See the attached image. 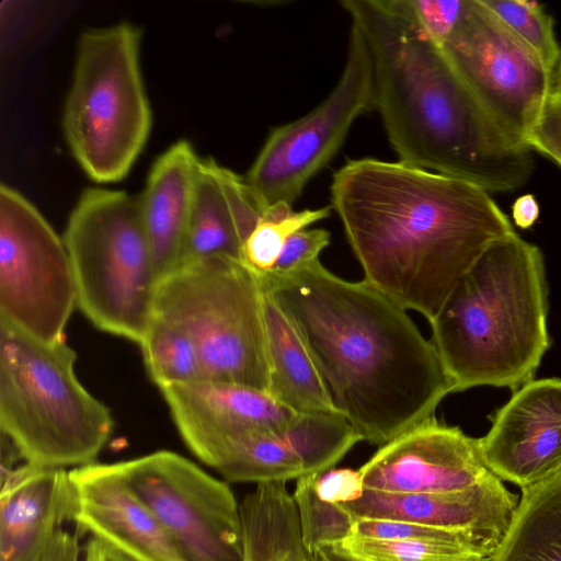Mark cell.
<instances>
[{"label":"cell","mask_w":561,"mask_h":561,"mask_svg":"<svg viewBox=\"0 0 561 561\" xmlns=\"http://www.w3.org/2000/svg\"><path fill=\"white\" fill-rule=\"evenodd\" d=\"M257 274L302 339L334 410L363 440L390 442L455 392L407 310L363 279L346 280L320 260Z\"/></svg>","instance_id":"obj_1"},{"label":"cell","mask_w":561,"mask_h":561,"mask_svg":"<svg viewBox=\"0 0 561 561\" xmlns=\"http://www.w3.org/2000/svg\"><path fill=\"white\" fill-rule=\"evenodd\" d=\"M330 194L363 280L428 322L482 253L515 232L489 192L400 161L348 160Z\"/></svg>","instance_id":"obj_2"},{"label":"cell","mask_w":561,"mask_h":561,"mask_svg":"<svg viewBox=\"0 0 561 561\" xmlns=\"http://www.w3.org/2000/svg\"><path fill=\"white\" fill-rule=\"evenodd\" d=\"M373 71L374 108L399 161L491 193L523 187L531 149L510 135L393 0H343Z\"/></svg>","instance_id":"obj_3"},{"label":"cell","mask_w":561,"mask_h":561,"mask_svg":"<svg viewBox=\"0 0 561 561\" xmlns=\"http://www.w3.org/2000/svg\"><path fill=\"white\" fill-rule=\"evenodd\" d=\"M547 316L540 249L516 232L493 242L430 322L455 392L533 380L550 346Z\"/></svg>","instance_id":"obj_4"},{"label":"cell","mask_w":561,"mask_h":561,"mask_svg":"<svg viewBox=\"0 0 561 561\" xmlns=\"http://www.w3.org/2000/svg\"><path fill=\"white\" fill-rule=\"evenodd\" d=\"M65 340L45 342L0 321V426L25 462L93 463L113 431L108 408L75 371Z\"/></svg>","instance_id":"obj_5"},{"label":"cell","mask_w":561,"mask_h":561,"mask_svg":"<svg viewBox=\"0 0 561 561\" xmlns=\"http://www.w3.org/2000/svg\"><path fill=\"white\" fill-rule=\"evenodd\" d=\"M140 37L137 26L119 22L88 28L78 41L62 129L73 158L98 183L124 179L150 134Z\"/></svg>","instance_id":"obj_6"},{"label":"cell","mask_w":561,"mask_h":561,"mask_svg":"<svg viewBox=\"0 0 561 561\" xmlns=\"http://www.w3.org/2000/svg\"><path fill=\"white\" fill-rule=\"evenodd\" d=\"M62 239L77 307L99 330L139 345L153 317L159 278L138 195L103 187L84 190Z\"/></svg>","instance_id":"obj_7"},{"label":"cell","mask_w":561,"mask_h":561,"mask_svg":"<svg viewBox=\"0 0 561 561\" xmlns=\"http://www.w3.org/2000/svg\"><path fill=\"white\" fill-rule=\"evenodd\" d=\"M263 295L257 272L239 259L211 255L161 278L153 312L172 320L190 335L203 379L268 392Z\"/></svg>","instance_id":"obj_8"},{"label":"cell","mask_w":561,"mask_h":561,"mask_svg":"<svg viewBox=\"0 0 561 561\" xmlns=\"http://www.w3.org/2000/svg\"><path fill=\"white\" fill-rule=\"evenodd\" d=\"M371 108L370 57L362 34L351 24L339 82L312 111L275 127L244 175L262 213L280 203L293 206L337 153L355 121Z\"/></svg>","instance_id":"obj_9"},{"label":"cell","mask_w":561,"mask_h":561,"mask_svg":"<svg viewBox=\"0 0 561 561\" xmlns=\"http://www.w3.org/2000/svg\"><path fill=\"white\" fill-rule=\"evenodd\" d=\"M77 289L64 242L19 191L0 186V321L45 342L64 339Z\"/></svg>","instance_id":"obj_10"},{"label":"cell","mask_w":561,"mask_h":561,"mask_svg":"<svg viewBox=\"0 0 561 561\" xmlns=\"http://www.w3.org/2000/svg\"><path fill=\"white\" fill-rule=\"evenodd\" d=\"M116 463L183 561H243L240 505L228 484L169 450Z\"/></svg>","instance_id":"obj_11"},{"label":"cell","mask_w":561,"mask_h":561,"mask_svg":"<svg viewBox=\"0 0 561 561\" xmlns=\"http://www.w3.org/2000/svg\"><path fill=\"white\" fill-rule=\"evenodd\" d=\"M440 47L492 117L526 145L552 94V70L482 0H465L456 27Z\"/></svg>","instance_id":"obj_12"},{"label":"cell","mask_w":561,"mask_h":561,"mask_svg":"<svg viewBox=\"0 0 561 561\" xmlns=\"http://www.w3.org/2000/svg\"><path fill=\"white\" fill-rule=\"evenodd\" d=\"M0 502V561H82L80 530L68 528L77 524L69 471L25 462L1 473Z\"/></svg>","instance_id":"obj_13"},{"label":"cell","mask_w":561,"mask_h":561,"mask_svg":"<svg viewBox=\"0 0 561 561\" xmlns=\"http://www.w3.org/2000/svg\"><path fill=\"white\" fill-rule=\"evenodd\" d=\"M358 470L365 489L386 493L457 491L491 474L479 438L435 415L381 445Z\"/></svg>","instance_id":"obj_14"},{"label":"cell","mask_w":561,"mask_h":561,"mask_svg":"<svg viewBox=\"0 0 561 561\" xmlns=\"http://www.w3.org/2000/svg\"><path fill=\"white\" fill-rule=\"evenodd\" d=\"M491 421L479 448L495 477L525 490L561 472V378L526 382Z\"/></svg>","instance_id":"obj_15"},{"label":"cell","mask_w":561,"mask_h":561,"mask_svg":"<svg viewBox=\"0 0 561 561\" xmlns=\"http://www.w3.org/2000/svg\"><path fill=\"white\" fill-rule=\"evenodd\" d=\"M186 446L201 459L214 446L260 432H282L297 414L268 392L199 379L160 388Z\"/></svg>","instance_id":"obj_16"},{"label":"cell","mask_w":561,"mask_h":561,"mask_svg":"<svg viewBox=\"0 0 561 561\" xmlns=\"http://www.w3.org/2000/svg\"><path fill=\"white\" fill-rule=\"evenodd\" d=\"M69 477L81 533H90L140 561H183L116 462L77 467Z\"/></svg>","instance_id":"obj_17"},{"label":"cell","mask_w":561,"mask_h":561,"mask_svg":"<svg viewBox=\"0 0 561 561\" xmlns=\"http://www.w3.org/2000/svg\"><path fill=\"white\" fill-rule=\"evenodd\" d=\"M491 473L462 490L437 493H386L365 489L362 496L337 503L356 519H387L468 531L499 542L518 504Z\"/></svg>","instance_id":"obj_18"},{"label":"cell","mask_w":561,"mask_h":561,"mask_svg":"<svg viewBox=\"0 0 561 561\" xmlns=\"http://www.w3.org/2000/svg\"><path fill=\"white\" fill-rule=\"evenodd\" d=\"M262 214L244 176L211 158H199L178 268L211 255L241 260L243 244Z\"/></svg>","instance_id":"obj_19"},{"label":"cell","mask_w":561,"mask_h":561,"mask_svg":"<svg viewBox=\"0 0 561 561\" xmlns=\"http://www.w3.org/2000/svg\"><path fill=\"white\" fill-rule=\"evenodd\" d=\"M199 158L187 140L174 142L154 160L138 195L159 280L180 263Z\"/></svg>","instance_id":"obj_20"},{"label":"cell","mask_w":561,"mask_h":561,"mask_svg":"<svg viewBox=\"0 0 561 561\" xmlns=\"http://www.w3.org/2000/svg\"><path fill=\"white\" fill-rule=\"evenodd\" d=\"M263 289L270 360L268 393L296 413H337L295 325L264 286Z\"/></svg>","instance_id":"obj_21"},{"label":"cell","mask_w":561,"mask_h":561,"mask_svg":"<svg viewBox=\"0 0 561 561\" xmlns=\"http://www.w3.org/2000/svg\"><path fill=\"white\" fill-rule=\"evenodd\" d=\"M243 561H318L304 545L286 482L256 484L240 504Z\"/></svg>","instance_id":"obj_22"},{"label":"cell","mask_w":561,"mask_h":561,"mask_svg":"<svg viewBox=\"0 0 561 561\" xmlns=\"http://www.w3.org/2000/svg\"><path fill=\"white\" fill-rule=\"evenodd\" d=\"M491 561H561V472L522 490Z\"/></svg>","instance_id":"obj_23"},{"label":"cell","mask_w":561,"mask_h":561,"mask_svg":"<svg viewBox=\"0 0 561 561\" xmlns=\"http://www.w3.org/2000/svg\"><path fill=\"white\" fill-rule=\"evenodd\" d=\"M199 460L234 482H286L304 474L302 463L284 430L251 433L225 440Z\"/></svg>","instance_id":"obj_24"},{"label":"cell","mask_w":561,"mask_h":561,"mask_svg":"<svg viewBox=\"0 0 561 561\" xmlns=\"http://www.w3.org/2000/svg\"><path fill=\"white\" fill-rule=\"evenodd\" d=\"M284 434L302 463V476L332 469L363 440L352 424L335 412L297 413Z\"/></svg>","instance_id":"obj_25"},{"label":"cell","mask_w":561,"mask_h":561,"mask_svg":"<svg viewBox=\"0 0 561 561\" xmlns=\"http://www.w3.org/2000/svg\"><path fill=\"white\" fill-rule=\"evenodd\" d=\"M139 346L148 374L159 389L203 379L194 342L172 320L153 312Z\"/></svg>","instance_id":"obj_26"},{"label":"cell","mask_w":561,"mask_h":561,"mask_svg":"<svg viewBox=\"0 0 561 561\" xmlns=\"http://www.w3.org/2000/svg\"><path fill=\"white\" fill-rule=\"evenodd\" d=\"M345 552L365 561H471L489 559L496 545L486 542L375 539L350 536L337 543Z\"/></svg>","instance_id":"obj_27"},{"label":"cell","mask_w":561,"mask_h":561,"mask_svg":"<svg viewBox=\"0 0 561 561\" xmlns=\"http://www.w3.org/2000/svg\"><path fill=\"white\" fill-rule=\"evenodd\" d=\"M331 210V206H324L296 211L283 203L266 208L243 244L241 261L260 273L273 271L288 239L328 218Z\"/></svg>","instance_id":"obj_28"},{"label":"cell","mask_w":561,"mask_h":561,"mask_svg":"<svg viewBox=\"0 0 561 561\" xmlns=\"http://www.w3.org/2000/svg\"><path fill=\"white\" fill-rule=\"evenodd\" d=\"M319 474L299 477L293 494L302 542L313 554L322 547L343 542L352 535L355 524V518L344 507L318 495L316 481Z\"/></svg>","instance_id":"obj_29"},{"label":"cell","mask_w":561,"mask_h":561,"mask_svg":"<svg viewBox=\"0 0 561 561\" xmlns=\"http://www.w3.org/2000/svg\"><path fill=\"white\" fill-rule=\"evenodd\" d=\"M502 23L552 70L560 58L553 20L535 1L482 0Z\"/></svg>","instance_id":"obj_30"},{"label":"cell","mask_w":561,"mask_h":561,"mask_svg":"<svg viewBox=\"0 0 561 561\" xmlns=\"http://www.w3.org/2000/svg\"><path fill=\"white\" fill-rule=\"evenodd\" d=\"M352 535L390 540L409 539L427 541L486 542L496 546L499 545V542L468 531L450 530L421 524L387 519H356Z\"/></svg>","instance_id":"obj_31"},{"label":"cell","mask_w":561,"mask_h":561,"mask_svg":"<svg viewBox=\"0 0 561 561\" xmlns=\"http://www.w3.org/2000/svg\"><path fill=\"white\" fill-rule=\"evenodd\" d=\"M430 39L442 46L456 27L465 0H393Z\"/></svg>","instance_id":"obj_32"},{"label":"cell","mask_w":561,"mask_h":561,"mask_svg":"<svg viewBox=\"0 0 561 561\" xmlns=\"http://www.w3.org/2000/svg\"><path fill=\"white\" fill-rule=\"evenodd\" d=\"M526 145L561 168V96L552 93L526 138Z\"/></svg>","instance_id":"obj_33"},{"label":"cell","mask_w":561,"mask_h":561,"mask_svg":"<svg viewBox=\"0 0 561 561\" xmlns=\"http://www.w3.org/2000/svg\"><path fill=\"white\" fill-rule=\"evenodd\" d=\"M330 231L323 228L304 229L296 232L286 242L273 271L290 272L320 260L319 256L330 244Z\"/></svg>","instance_id":"obj_34"},{"label":"cell","mask_w":561,"mask_h":561,"mask_svg":"<svg viewBox=\"0 0 561 561\" xmlns=\"http://www.w3.org/2000/svg\"><path fill=\"white\" fill-rule=\"evenodd\" d=\"M365 490L359 470L330 469L318 476L316 491L330 503H347L359 499Z\"/></svg>","instance_id":"obj_35"},{"label":"cell","mask_w":561,"mask_h":561,"mask_svg":"<svg viewBox=\"0 0 561 561\" xmlns=\"http://www.w3.org/2000/svg\"><path fill=\"white\" fill-rule=\"evenodd\" d=\"M82 561H140L110 543L91 536L83 547Z\"/></svg>","instance_id":"obj_36"},{"label":"cell","mask_w":561,"mask_h":561,"mask_svg":"<svg viewBox=\"0 0 561 561\" xmlns=\"http://www.w3.org/2000/svg\"><path fill=\"white\" fill-rule=\"evenodd\" d=\"M539 216V205L533 194L519 196L512 206L515 225L522 229L530 228Z\"/></svg>","instance_id":"obj_37"},{"label":"cell","mask_w":561,"mask_h":561,"mask_svg":"<svg viewBox=\"0 0 561 561\" xmlns=\"http://www.w3.org/2000/svg\"><path fill=\"white\" fill-rule=\"evenodd\" d=\"M314 556L318 561H365L352 557L341 549L339 545L322 547L314 553ZM471 561H491V558Z\"/></svg>","instance_id":"obj_38"},{"label":"cell","mask_w":561,"mask_h":561,"mask_svg":"<svg viewBox=\"0 0 561 561\" xmlns=\"http://www.w3.org/2000/svg\"><path fill=\"white\" fill-rule=\"evenodd\" d=\"M552 93L561 96V55L552 72Z\"/></svg>","instance_id":"obj_39"}]
</instances>
